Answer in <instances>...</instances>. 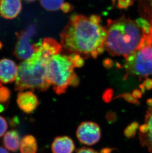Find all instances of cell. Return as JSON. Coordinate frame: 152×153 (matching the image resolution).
Wrapping results in <instances>:
<instances>
[{"instance_id":"obj_14","label":"cell","mask_w":152,"mask_h":153,"mask_svg":"<svg viewBox=\"0 0 152 153\" xmlns=\"http://www.w3.org/2000/svg\"><path fill=\"white\" fill-rule=\"evenodd\" d=\"M37 150V143L34 136L27 135L22 138L20 143V153H36Z\"/></svg>"},{"instance_id":"obj_36","label":"cell","mask_w":152,"mask_h":153,"mask_svg":"<svg viewBox=\"0 0 152 153\" xmlns=\"http://www.w3.org/2000/svg\"><path fill=\"white\" fill-rule=\"evenodd\" d=\"M151 1H152V0H151Z\"/></svg>"},{"instance_id":"obj_3","label":"cell","mask_w":152,"mask_h":153,"mask_svg":"<svg viewBox=\"0 0 152 153\" xmlns=\"http://www.w3.org/2000/svg\"><path fill=\"white\" fill-rule=\"evenodd\" d=\"M105 28V49L113 56H122L125 59L145 46L148 37L135 20L125 16L108 19Z\"/></svg>"},{"instance_id":"obj_27","label":"cell","mask_w":152,"mask_h":153,"mask_svg":"<svg viewBox=\"0 0 152 153\" xmlns=\"http://www.w3.org/2000/svg\"><path fill=\"white\" fill-rule=\"evenodd\" d=\"M112 63V61H111L110 59H108V60H106L104 62V65H105V67H111Z\"/></svg>"},{"instance_id":"obj_18","label":"cell","mask_w":152,"mask_h":153,"mask_svg":"<svg viewBox=\"0 0 152 153\" xmlns=\"http://www.w3.org/2000/svg\"><path fill=\"white\" fill-rule=\"evenodd\" d=\"M10 92L7 87H0V103L6 104L10 98Z\"/></svg>"},{"instance_id":"obj_7","label":"cell","mask_w":152,"mask_h":153,"mask_svg":"<svg viewBox=\"0 0 152 153\" xmlns=\"http://www.w3.org/2000/svg\"><path fill=\"white\" fill-rule=\"evenodd\" d=\"M77 137L80 142L88 146L97 143L101 137V130L99 126L91 121L81 123L77 130Z\"/></svg>"},{"instance_id":"obj_28","label":"cell","mask_w":152,"mask_h":153,"mask_svg":"<svg viewBox=\"0 0 152 153\" xmlns=\"http://www.w3.org/2000/svg\"><path fill=\"white\" fill-rule=\"evenodd\" d=\"M147 104L148 105L149 108H152V98L148 99L147 100Z\"/></svg>"},{"instance_id":"obj_17","label":"cell","mask_w":152,"mask_h":153,"mask_svg":"<svg viewBox=\"0 0 152 153\" xmlns=\"http://www.w3.org/2000/svg\"><path fill=\"white\" fill-rule=\"evenodd\" d=\"M138 127H139V124L137 122L131 123L125 129L124 131L125 136H126L128 138L134 137L136 134Z\"/></svg>"},{"instance_id":"obj_22","label":"cell","mask_w":152,"mask_h":153,"mask_svg":"<svg viewBox=\"0 0 152 153\" xmlns=\"http://www.w3.org/2000/svg\"><path fill=\"white\" fill-rule=\"evenodd\" d=\"M121 97L123 98L124 99L129 102L133 104H139V102L133 96L132 94L130 93H125L121 95Z\"/></svg>"},{"instance_id":"obj_33","label":"cell","mask_w":152,"mask_h":153,"mask_svg":"<svg viewBox=\"0 0 152 153\" xmlns=\"http://www.w3.org/2000/svg\"><path fill=\"white\" fill-rule=\"evenodd\" d=\"M2 46H3L2 43H1V42H0V50L1 49Z\"/></svg>"},{"instance_id":"obj_12","label":"cell","mask_w":152,"mask_h":153,"mask_svg":"<svg viewBox=\"0 0 152 153\" xmlns=\"http://www.w3.org/2000/svg\"><path fill=\"white\" fill-rule=\"evenodd\" d=\"M145 123L148 125V131L145 134H139V139L142 146L147 147L148 150L152 153V108L147 111Z\"/></svg>"},{"instance_id":"obj_31","label":"cell","mask_w":152,"mask_h":153,"mask_svg":"<svg viewBox=\"0 0 152 153\" xmlns=\"http://www.w3.org/2000/svg\"><path fill=\"white\" fill-rule=\"evenodd\" d=\"M5 107H4V105H3L0 104V113L3 112V111H4L5 110Z\"/></svg>"},{"instance_id":"obj_4","label":"cell","mask_w":152,"mask_h":153,"mask_svg":"<svg viewBox=\"0 0 152 153\" xmlns=\"http://www.w3.org/2000/svg\"><path fill=\"white\" fill-rule=\"evenodd\" d=\"M75 68L69 56L60 53L52 56L47 66V79L58 95L65 92L69 86L76 87L79 79L74 71Z\"/></svg>"},{"instance_id":"obj_15","label":"cell","mask_w":152,"mask_h":153,"mask_svg":"<svg viewBox=\"0 0 152 153\" xmlns=\"http://www.w3.org/2000/svg\"><path fill=\"white\" fill-rule=\"evenodd\" d=\"M40 1L44 9L50 12L59 10L64 4V0H40Z\"/></svg>"},{"instance_id":"obj_29","label":"cell","mask_w":152,"mask_h":153,"mask_svg":"<svg viewBox=\"0 0 152 153\" xmlns=\"http://www.w3.org/2000/svg\"><path fill=\"white\" fill-rule=\"evenodd\" d=\"M139 88H140V89L143 93H145L146 89H145V87L144 86L143 84H141L139 85Z\"/></svg>"},{"instance_id":"obj_8","label":"cell","mask_w":152,"mask_h":153,"mask_svg":"<svg viewBox=\"0 0 152 153\" xmlns=\"http://www.w3.org/2000/svg\"><path fill=\"white\" fill-rule=\"evenodd\" d=\"M18 74V67L13 61L7 59L0 61V81L7 84L15 81Z\"/></svg>"},{"instance_id":"obj_34","label":"cell","mask_w":152,"mask_h":153,"mask_svg":"<svg viewBox=\"0 0 152 153\" xmlns=\"http://www.w3.org/2000/svg\"><path fill=\"white\" fill-rule=\"evenodd\" d=\"M1 81H0V87L1 86Z\"/></svg>"},{"instance_id":"obj_1","label":"cell","mask_w":152,"mask_h":153,"mask_svg":"<svg viewBox=\"0 0 152 153\" xmlns=\"http://www.w3.org/2000/svg\"><path fill=\"white\" fill-rule=\"evenodd\" d=\"M100 21L96 15H73L61 32L62 46L72 53L97 58L104 51L107 34Z\"/></svg>"},{"instance_id":"obj_30","label":"cell","mask_w":152,"mask_h":153,"mask_svg":"<svg viewBox=\"0 0 152 153\" xmlns=\"http://www.w3.org/2000/svg\"><path fill=\"white\" fill-rule=\"evenodd\" d=\"M0 153H9L7 150L4 149V148L0 147Z\"/></svg>"},{"instance_id":"obj_21","label":"cell","mask_w":152,"mask_h":153,"mask_svg":"<svg viewBox=\"0 0 152 153\" xmlns=\"http://www.w3.org/2000/svg\"><path fill=\"white\" fill-rule=\"evenodd\" d=\"M132 4V0H117V6L120 9H126Z\"/></svg>"},{"instance_id":"obj_19","label":"cell","mask_w":152,"mask_h":153,"mask_svg":"<svg viewBox=\"0 0 152 153\" xmlns=\"http://www.w3.org/2000/svg\"><path fill=\"white\" fill-rule=\"evenodd\" d=\"M75 68H80L83 67L85 62L83 58L80 55L77 53H72L69 56Z\"/></svg>"},{"instance_id":"obj_9","label":"cell","mask_w":152,"mask_h":153,"mask_svg":"<svg viewBox=\"0 0 152 153\" xmlns=\"http://www.w3.org/2000/svg\"><path fill=\"white\" fill-rule=\"evenodd\" d=\"M17 103L19 108L26 114H31L34 111L39 105L37 97L31 91L19 93Z\"/></svg>"},{"instance_id":"obj_6","label":"cell","mask_w":152,"mask_h":153,"mask_svg":"<svg viewBox=\"0 0 152 153\" xmlns=\"http://www.w3.org/2000/svg\"><path fill=\"white\" fill-rule=\"evenodd\" d=\"M36 33L34 26H30L25 30L16 33L17 42L13 53L19 59H26L30 58L38 48V43L32 42V38Z\"/></svg>"},{"instance_id":"obj_10","label":"cell","mask_w":152,"mask_h":153,"mask_svg":"<svg viewBox=\"0 0 152 153\" xmlns=\"http://www.w3.org/2000/svg\"><path fill=\"white\" fill-rule=\"evenodd\" d=\"M21 10L20 0H0V15L4 19H15Z\"/></svg>"},{"instance_id":"obj_24","label":"cell","mask_w":152,"mask_h":153,"mask_svg":"<svg viewBox=\"0 0 152 153\" xmlns=\"http://www.w3.org/2000/svg\"><path fill=\"white\" fill-rule=\"evenodd\" d=\"M76 153H99L93 149L83 147L79 149L77 151Z\"/></svg>"},{"instance_id":"obj_25","label":"cell","mask_w":152,"mask_h":153,"mask_svg":"<svg viewBox=\"0 0 152 153\" xmlns=\"http://www.w3.org/2000/svg\"><path fill=\"white\" fill-rule=\"evenodd\" d=\"M144 86L145 87V89L148 90H150L152 89V79L151 78H146L144 81Z\"/></svg>"},{"instance_id":"obj_32","label":"cell","mask_w":152,"mask_h":153,"mask_svg":"<svg viewBox=\"0 0 152 153\" xmlns=\"http://www.w3.org/2000/svg\"><path fill=\"white\" fill-rule=\"evenodd\" d=\"M24 1L27 2H33V1H36V0H24Z\"/></svg>"},{"instance_id":"obj_2","label":"cell","mask_w":152,"mask_h":153,"mask_svg":"<svg viewBox=\"0 0 152 153\" xmlns=\"http://www.w3.org/2000/svg\"><path fill=\"white\" fill-rule=\"evenodd\" d=\"M62 47L55 40L50 38L40 41L35 53L18 67L16 91L47 90L50 86L47 79V64L52 56L61 53Z\"/></svg>"},{"instance_id":"obj_20","label":"cell","mask_w":152,"mask_h":153,"mask_svg":"<svg viewBox=\"0 0 152 153\" xmlns=\"http://www.w3.org/2000/svg\"><path fill=\"white\" fill-rule=\"evenodd\" d=\"M7 123L4 117L0 116V137L3 136L7 129Z\"/></svg>"},{"instance_id":"obj_35","label":"cell","mask_w":152,"mask_h":153,"mask_svg":"<svg viewBox=\"0 0 152 153\" xmlns=\"http://www.w3.org/2000/svg\"><path fill=\"white\" fill-rule=\"evenodd\" d=\"M112 1H113L114 3H115V1H116V0H112Z\"/></svg>"},{"instance_id":"obj_23","label":"cell","mask_w":152,"mask_h":153,"mask_svg":"<svg viewBox=\"0 0 152 153\" xmlns=\"http://www.w3.org/2000/svg\"><path fill=\"white\" fill-rule=\"evenodd\" d=\"M72 6L69 3H65L62 5L61 9L64 13H67L72 10Z\"/></svg>"},{"instance_id":"obj_26","label":"cell","mask_w":152,"mask_h":153,"mask_svg":"<svg viewBox=\"0 0 152 153\" xmlns=\"http://www.w3.org/2000/svg\"><path fill=\"white\" fill-rule=\"evenodd\" d=\"M142 93H143L141 92L140 90H135L134 92H132V94L133 96L136 99H140L142 97Z\"/></svg>"},{"instance_id":"obj_5","label":"cell","mask_w":152,"mask_h":153,"mask_svg":"<svg viewBox=\"0 0 152 153\" xmlns=\"http://www.w3.org/2000/svg\"><path fill=\"white\" fill-rule=\"evenodd\" d=\"M126 79L129 75L139 78L152 75V46L146 45L125 58V65Z\"/></svg>"},{"instance_id":"obj_11","label":"cell","mask_w":152,"mask_h":153,"mask_svg":"<svg viewBox=\"0 0 152 153\" xmlns=\"http://www.w3.org/2000/svg\"><path fill=\"white\" fill-rule=\"evenodd\" d=\"M52 150L53 153H73L75 150V144L70 137L58 136L52 143Z\"/></svg>"},{"instance_id":"obj_16","label":"cell","mask_w":152,"mask_h":153,"mask_svg":"<svg viewBox=\"0 0 152 153\" xmlns=\"http://www.w3.org/2000/svg\"><path fill=\"white\" fill-rule=\"evenodd\" d=\"M135 20L138 25L143 30L147 35H149L151 33L152 27L150 22L148 19H144V17H139Z\"/></svg>"},{"instance_id":"obj_13","label":"cell","mask_w":152,"mask_h":153,"mask_svg":"<svg viewBox=\"0 0 152 153\" xmlns=\"http://www.w3.org/2000/svg\"><path fill=\"white\" fill-rule=\"evenodd\" d=\"M3 143L6 148L12 152H16L20 147V136L18 132L10 130L4 134Z\"/></svg>"}]
</instances>
